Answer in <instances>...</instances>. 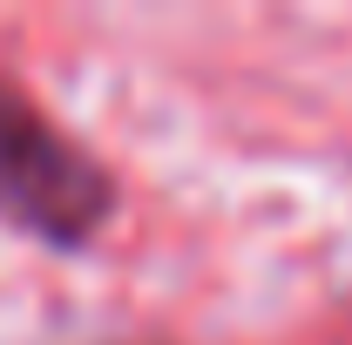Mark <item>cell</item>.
<instances>
[{"label":"cell","instance_id":"6da1fadb","mask_svg":"<svg viewBox=\"0 0 352 345\" xmlns=\"http://www.w3.org/2000/svg\"><path fill=\"white\" fill-rule=\"evenodd\" d=\"M116 216V176L28 88L0 75V223L47 251H82Z\"/></svg>","mask_w":352,"mask_h":345}]
</instances>
